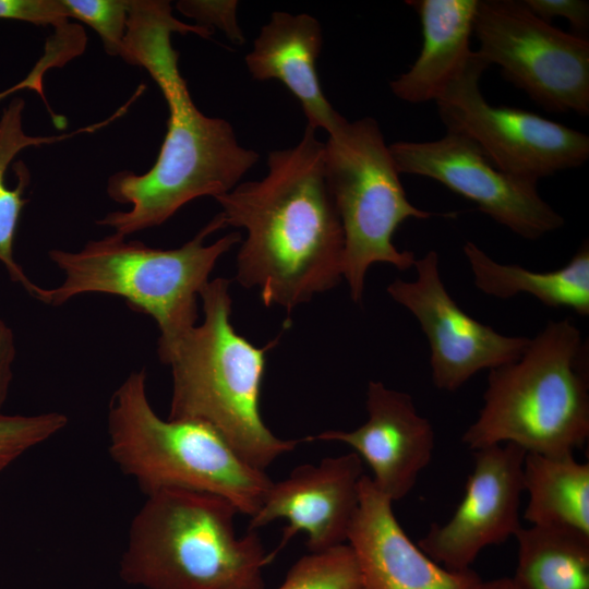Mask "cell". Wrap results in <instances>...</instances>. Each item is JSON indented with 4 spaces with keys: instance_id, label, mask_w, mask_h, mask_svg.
<instances>
[{
    "instance_id": "obj_1",
    "label": "cell",
    "mask_w": 589,
    "mask_h": 589,
    "mask_svg": "<svg viewBox=\"0 0 589 589\" xmlns=\"http://www.w3.org/2000/svg\"><path fill=\"white\" fill-rule=\"evenodd\" d=\"M172 33L208 38L213 31L176 19L169 1L130 0L120 58L149 74L169 117L153 167L142 175L121 170L107 181L108 196L130 208L110 212L97 224L124 237L164 224L194 199L229 192L259 159L255 151L239 144L228 121L207 117L195 106L178 67Z\"/></svg>"
},
{
    "instance_id": "obj_2",
    "label": "cell",
    "mask_w": 589,
    "mask_h": 589,
    "mask_svg": "<svg viewBox=\"0 0 589 589\" xmlns=\"http://www.w3.org/2000/svg\"><path fill=\"white\" fill-rule=\"evenodd\" d=\"M315 131L306 125L294 147L271 152L263 179L216 197L226 227L247 231L237 281L288 312L342 278L344 231Z\"/></svg>"
},
{
    "instance_id": "obj_3",
    "label": "cell",
    "mask_w": 589,
    "mask_h": 589,
    "mask_svg": "<svg viewBox=\"0 0 589 589\" xmlns=\"http://www.w3.org/2000/svg\"><path fill=\"white\" fill-rule=\"evenodd\" d=\"M229 287L227 278L208 280L200 293L202 323L158 354L172 375L168 419L208 424L247 464L265 471L301 440L277 437L262 418L266 351L277 339L260 348L235 329Z\"/></svg>"
},
{
    "instance_id": "obj_4",
    "label": "cell",
    "mask_w": 589,
    "mask_h": 589,
    "mask_svg": "<svg viewBox=\"0 0 589 589\" xmlns=\"http://www.w3.org/2000/svg\"><path fill=\"white\" fill-rule=\"evenodd\" d=\"M238 509L201 492L163 490L134 516L119 576L145 589H265L272 563L254 530L238 536Z\"/></svg>"
},
{
    "instance_id": "obj_5",
    "label": "cell",
    "mask_w": 589,
    "mask_h": 589,
    "mask_svg": "<svg viewBox=\"0 0 589 589\" xmlns=\"http://www.w3.org/2000/svg\"><path fill=\"white\" fill-rule=\"evenodd\" d=\"M587 359L575 323L549 321L517 360L490 370L462 443L472 452L512 443L544 456L574 454L589 437Z\"/></svg>"
},
{
    "instance_id": "obj_6",
    "label": "cell",
    "mask_w": 589,
    "mask_h": 589,
    "mask_svg": "<svg viewBox=\"0 0 589 589\" xmlns=\"http://www.w3.org/2000/svg\"><path fill=\"white\" fill-rule=\"evenodd\" d=\"M225 227L218 214L177 249L151 248L113 232L75 252L50 250L49 259L64 279L56 288L41 287L37 300L57 306L85 293L120 297L155 320L160 354L195 326L197 297L220 256L241 240L240 233L231 232L205 244L209 235Z\"/></svg>"
},
{
    "instance_id": "obj_7",
    "label": "cell",
    "mask_w": 589,
    "mask_h": 589,
    "mask_svg": "<svg viewBox=\"0 0 589 589\" xmlns=\"http://www.w3.org/2000/svg\"><path fill=\"white\" fill-rule=\"evenodd\" d=\"M145 368L131 372L111 395L108 452L146 495L185 490L228 500L252 517L273 480L247 464L208 424L160 418L147 396Z\"/></svg>"
},
{
    "instance_id": "obj_8",
    "label": "cell",
    "mask_w": 589,
    "mask_h": 589,
    "mask_svg": "<svg viewBox=\"0 0 589 589\" xmlns=\"http://www.w3.org/2000/svg\"><path fill=\"white\" fill-rule=\"evenodd\" d=\"M324 175L344 231L342 277L354 303H361L371 265L387 263L399 271L413 267L411 251L394 244L407 219L454 217L416 207L375 119L348 120L324 143Z\"/></svg>"
},
{
    "instance_id": "obj_9",
    "label": "cell",
    "mask_w": 589,
    "mask_h": 589,
    "mask_svg": "<svg viewBox=\"0 0 589 589\" xmlns=\"http://www.w3.org/2000/svg\"><path fill=\"white\" fill-rule=\"evenodd\" d=\"M476 50L537 105L555 113L589 115V40L554 27L522 1L478 0Z\"/></svg>"
},
{
    "instance_id": "obj_10",
    "label": "cell",
    "mask_w": 589,
    "mask_h": 589,
    "mask_svg": "<svg viewBox=\"0 0 589 589\" xmlns=\"http://www.w3.org/2000/svg\"><path fill=\"white\" fill-rule=\"evenodd\" d=\"M490 65L474 50L435 100L446 131L470 139L502 171L537 183L589 158V136L534 112L492 106L480 89Z\"/></svg>"
},
{
    "instance_id": "obj_11",
    "label": "cell",
    "mask_w": 589,
    "mask_h": 589,
    "mask_svg": "<svg viewBox=\"0 0 589 589\" xmlns=\"http://www.w3.org/2000/svg\"><path fill=\"white\" fill-rule=\"evenodd\" d=\"M388 147L399 173L442 183L524 239L538 240L565 224L537 183L502 171L462 134L446 131L435 141H399Z\"/></svg>"
},
{
    "instance_id": "obj_12",
    "label": "cell",
    "mask_w": 589,
    "mask_h": 589,
    "mask_svg": "<svg viewBox=\"0 0 589 589\" xmlns=\"http://www.w3.org/2000/svg\"><path fill=\"white\" fill-rule=\"evenodd\" d=\"M414 280L395 279L387 293L418 321L430 345L433 384L455 392L482 370L517 360L530 338L506 336L466 313L447 291L434 250L417 259Z\"/></svg>"
},
{
    "instance_id": "obj_13",
    "label": "cell",
    "mask_w": 589,
    "mask_h": 589,
    "mask_svg": "<svg viewBox=\"0 0 589 589\" xmlns=\"http://www.w3.org/2000/svg\"><path fill=\"white\" fill-rule=\"evenodd\" d=\"M526 450L504 443L473 450L465 494L445 524H432L418 546L452 570L469 569L488 545L515 537L521 527L520 498Z\"/></svg>"
},
{
    "instance_id": "obj_14",
    "label": "cell",
    "mask_w": 589,
    "mask_h": 589,
    "mask_svg": "<svg viewBox=\"0 0 589 589\" xmlns=\"http://www.w3.org/2000/svg\"><path fill=\"white\" fill-rule=\"evenodd\" d=\"M362 476V459L354 452L300 465L284 480L273 481L248 530L257 531L276 519L288 522L271 553L273 560L299 532L306 534L311 553L345 544L359 507Z\"/></svg>"
},
{
    "instance_id": "obj_15",
    "label": "cell",
    "mask_w": 589,
    "mask_h": 589,
    "mask_svg": "<svg viewBox=\"0 0 589 589\" xmlns=\"http://www.w3.org/2000/svg\"><path fill=\"white\" fill-rule=\"evenodd\" d=\"M368 420L352 431H325L301 442H340L353 448L372 470L376 489L392 502L407 496L430 464L435 434L429 419L417 411L412 397L370 381Z\"/></svg>"
},
{
    "instance_id": "obj_16",
    "label": "cell",
    "mask_w": 589,
    "mask_h": 589,
    "mask_svg": "<svg viewBox=\"0 0 589 589\" xmlns=\"http://www.w3.org/2000/svg\"><path fill=\"white\" fill-rule=\"evenodd\" d=\"M347 541L358 564L360 589H474L482 581L471 568L452 570L428 556L398 522L393 502L366 474Z\"/></svg>"
},
{
    "instance_id": "obj_17",
    "label": "cell",
    "mask_w": 589,
    "mask_h": 589,
    "mask_svg": "<svg viewBox=\"0 0 589 589\" xmlns=\"http://www.w3.org/2000/svg\"><path fill=\"white\" fill-rule=\"evenodd\" d=\"M322 44L321 24L315 17L273 12L245 62L254 79L281 82L301 104L308 125L329 135L347 120L333 108L320 84L316 59Z\"/></svg>"
},
{
    "instance_id": "obj_18",
    "label": "cell",
    "mask_w": 589,
    "mask_h": 589,
    "mask_svg": "<svg viewBox=\"0 0 589 589\" xmlns=\"http://www.w3.org/2000/svg\"><path fill=\"white\" fill-rule=\"evenodd\" d=\"M423 44L410 69L390 81L392 93L410 104L436 100L464 70L473 51L470 38L478 0H409Z\"/></svg>"
},
{
    "instance_id": "obj_19",
    "label": "cell",
    "mask_w": 589,
    "mask_h": 589,
    "mask_svg": "<svg viewBox=\"0 0 589 589\" xmlns=\"http://www.w3.org/2000/svg\"><path fill=\"white\" fill-rule=\"evenodd\" d=\"M462 252L473 275L474 286L488 296L509 299L519 293L533 296L551 308L589 314V243L585 241L570 261L551 272H533L518 264H502L474 242L467 241Z\"/></svg>"
},
{
    "instance_id": "obj_20",
    "label": "cell",
    "mask_w": 589,
    "mask_h": 589,
    "mask_svg": "<svg viewBox=\"0 0 589 589\" xmlns=\"http://www.w3.org/2000/svg\"><path fill=\"white\" fill-rule=\"evenodd\" d=\"M522 482L528 493L524 517L531 526L589 537V462L574 454L526 453Z\"/></svg>"
},
{
    "instance_id": "obj_21",
    "label": "cell",
    "mask_w": 589,
    "mask_h": 589,
    "mask_svg": "<svg viewBox=\"0 0 589 589\" xmlns=\"http://www.w3.org/2000/svg\"><path fill=\"white\" fill-rule=\"evenodd\" d=\"M24 108V99L14 97L0 117V262L8 271L11 280L20 284L33 298L37 299L41 287L27 277L13 254L19 219L23 207L28 202L23 196L31 176L24 163H16L14 169L17 175V184L15 188H9L5 184L7 169L14 157L26 147L52 144L82 132H93L112 122L117 116L112 115L107 120L68 134L35 136L26 134L23 129Z\"/></svg>"
},
{
    "instance_id": "obj_22",
    "label": "cell",
    "mask_w": 589,
    "mask_h": 589,
    "mask_svg": "<svg viewBox=\"0 0 589 589\" xmlns=\"http://www.w3.org/2000/svg\"><path fill=\"white\" fill-rule=\"evenodd\" d=\"M515 538L518 561L512 579L519 589H589V537L521 526Z\"/></svg>"
},
{
    "instance_id": "obj_23",
    "label": "cell",
    "mask_w": 589,
    "mask_h": 589,
    "mask_svg": "<svg viewBox=\"0 0 589 589\" xmlns=\"http://www.w3.org/2000/svg\"><path fill=\"white\" fill-rule=\"evenodd\" d=\"M277 589H360L352 549L345 543L301 556Z\"/></svg>"
},
{
    "instance_id": "obj_24",
    "label": "cell",
    "mask_w": 589,
    "mask_h": 589,
    "mask_svg": "<svg viewBox=\"0 0 589 589\" xmlns=\"http://www.w3.org/2000/svg\"><path fill=\"white\" fill-rule=\"evenodd\" d=\"M68 424L61 412L32 416L0 414V472L27 450L49 440Z\"/></svg>"
},
{
    "instance_id": "obj_25",
    "label": "cell",
    "mask_w": 589,
    "mask_h": 589,
    "mask_svg": "<svg viewBox=\"0 0 589 589\" xmlns=\"http://www.w3.org/2000/svg\"><path fill=\"white\" fill-rule=\"evenodd\" d=\"M69 19L92 27L100 37L105 51L120 57L127 32L130 0H61Z\"/></svg>"
},
{
    "instance_id": "obj_26",
    "label": "cell",
    "mask_w": 589,
    "mask_h": 589,
    "mask_svg": "<svg viewBox=\"0 0 589 589\" xmlns=\"http://www.w3.org/2000/svg\"><path fill=\"white\" fill-rule=\"evenodd\" d=\"M237 1L182 0L176 8L185 16L194 19L197 25L213 29L212 25L224 31L237 44H242L244 37L237 25Z\"/></svg>"
},
{
    "instance_id": "obj_27",
    "label": "cell",
    "mask_w": 589,
    "mask_h": 589,
    "mask_svg": "<svg viewBox=\"0 0 589 589\" xmlns=\"http://www.w3.org/2000/svg\"><path fill=\"white\" fill-rule=\"evenodd\" d=\"M0 19L51 25L53 28L69 23L61 0H0Z\"/></svg>"
},
{
    "instance_id": "obj_28",
    "label": "cell",
    "mask_w": 589,
    "mask_h": 589,
    "mask_svg": "<svg viewBox=\"0 0 589 589\" xmlns=\"http://www.w3.org/2000/svg\"><path fill=\"white\" fill-rule=\"evenodd\" d=\"M525 5L541 20L551 23L554 17H564L573 34L585 37L589 29V2L586 0H524Z\"/></svg>"
},
{
    "instance_id": "obj_29",
    "label": "cell",
    "mask_w": 589,
    "mask_h": 589,
    "mask_svg": "<svg viewBox=\"0 0 589 589\" xmlns=\"http://www.w3.org/2000/svg\"><path fill=\"white\" fill-rule=\"evenodd\" d=\"M16 354L15 338L11 327L0 317V414L8 398L13 378Z\"/></svg>"
},
{
    "instance_id": "obj_30",
    "label": "cell",
    "mask_w": 589,
    "mask_h": 589,
    "mask_svg": "<svg viewBox=\"0 0 589 589\" xmlns=\"http://www.w3.org/2000/svg\"><path fill=\"white\" fill-rule=\"evenodd\" d=\"M49 67L41 60H39L32 71L27 74L25 79H23L21 82L16 83L15 85L11 86L8 89H4L0 92V101L8 97L9 95L13 94L14 92H17L20 89L29 88L37 92L41 97L43 95V77L44 74L49 70Z\"/></svg>"
},
{
    "instance_id": "obj_31",
    "label": "cell",
    "mask_w": 589,
    "mask_h": 589,
    "mask_svg": "<svg viewBox=\"0 0 589 589\" xmlns=\"http://www.w3.org/2000/svg\"><path fill=\"white\" fill-rule=\"evenodd\" d=\"M474 589H519L512 577L481 581Z\"/></svg>"
}]
</instances>
